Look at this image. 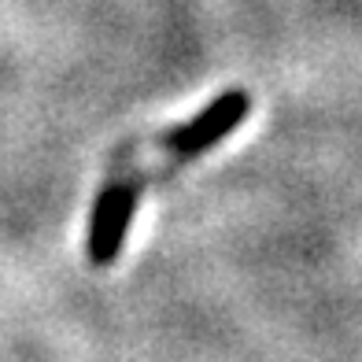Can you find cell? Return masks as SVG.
Segmentation results:
<instances>
[{
    "instance_id": "obj_1",
    "label": "cell",
    "mask_w": 362,
    "mask_h": 362,
    "mask_svg": "<svg viewBox=\"0 0 362 362\" xmlns=\"http://www.w3.org/2000/svg\"><path fill=\"white\" fill-rule=\"evenodd\" d=\"M248 115H252V96L244 89H226L204 111H196L192 119L163 129V134H159V148H163V152H170L174 163H189L196 156H204L207 148H215L218 141H226L233 129H240Z\"/></svg>"
},
{
    "instance_id": "obj_2",
    "label": "cell",
    "mask_w": 362,
    "mask_h": 362,
    "mask_svg": "<svg viewBox=\"0 0 362 362\" xmlns=\"http://www.w3.org/2000/svg\"><path fill=\"white\" fill-rule=\"evenodd\" d=\"M141 181L137 177H115L96 192L93 215H89V259L93 267H111L119 259L129 222L137 215Z\"/></svg>"
}]
</instances>
